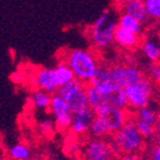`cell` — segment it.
I'll return each instance as SVG.
<instances>
[{
    "mask_svg": "<svg viewBox=\"0 0 160 160\" xmlns=\"http://www.w3.org/2000/svg\"><path fill=\"white\" fill-rule=\"evenodd\" d=\"M110 144L117 158L126 155H140L144 149L146 139L138 130L136 121L129 119L120 130L112 134Z\"/></svg>",
    "mask_w": 160,
    "mask_h": 160,
    "instance_id": "obj_1",
    "label": "cell"
},
{
    "mask_svg": "<svg viewBox=\"0 0 160 160\" xmlns=\"http://www.w3.org/2000/svg\"><path fill=\"white\" fill-rule=\"evenodd\" d=\"M119 26V15L112 10H104L90 27L88 37L98 48H108L114 42V34Z\"/></svg>",
    "mask_w": 160,
    "mask_h": 160,
    "instance_id": "obj_2",
    "label": "cell"
},
{
    "mask_svg": "<svg viewBox=\"0 0 160 160\" xmlns=\"http://www.w3.org/2000/svg\"><path fill=\"white\" fill-rule=\"evenodd\" d=\"M64 61L74 72L75 78L88 84L99 68V62L94 54L85 49H72L65 55Z\"/></svg>",
    "mask_w": 160,
    "mask_h": 160,
    "instance_id": "obj_3",
    "label": "cell"
},
{
    "mask_svg": "<svg viewBox=\"0 0 160 160\" xmlns=\"http://www.w3.org/2000/svg\"><path fill=\"white\" fill-rule=\"evenodd\" d=\"M126 93L128 96L129 108L138 110L151 103L156 95V84L152 80L147 76H143L137 83L127 86Z\"/></svg>",
    "mask_w": 160,
    "mask_h": 160,
    "instance_id": "obj_4",
    "label": "cell"
},
{
    "mask_svg": "<svg viewBox=\"0 0 160 160\" xmlns=\"http://www.w3.org/2000/svg\"><path fill=\"white\" fill-rule=\"evenodd\" d=\"M56 93L59 94L62 98H64L73 112H78L90 107L88 96V84L78 78L58 88Z\"/></svg>",
    "mask_w": 160,
    "mask_h": 160,
    "instance_id": "obj_5",
    "label": "cell"
},
{
    "mask_svg": "<svg viewBox=\"0 0 160 160\" xmlns=\"http://www.w3.org/2000/svg\"><path fill=\"white\" fill-rule=\"evenodd\" d=\"M96 117L103 121L104 124L109 129L111 136L118 130H120L130 119L127 109L115 107L112 104H105L96 110Z\"/></svg>",
    "mask_w": 160,
    "mask_h": 160,
    "instance_id": "obj_6",
    "label": "cell"
},
{
    "mask_svg": "<svg viewBox=\"0 0 160 160\" xmlns=\"http://www.w3.org/2000/svg\"><path fill=\"white\" fill-rule=\"evenodd\" d=\"M49 111L54 118V123L58 130L64 131L71 129L74 112L71 110L68 103L65 101L64 98H62L57 93L52 94Z\"/></svg>",
    "mask_w": 160,
    "mask_h": 160,
    "instance_id": "obj_7",
    "label": "cell"
},
{
    "mask_svg": "<svg viewBox=\"0 0 160 160\" xmlns=\"http://www.w3.org/2000/svg\"><path fill=\"white\" fill-rule=\"evenodd\" d=\"M82 157L88 160H110L114 159L110 140L105 138H91L84 144L82 149Z\"/></svg>",
    "mask_w": 160,
    "mask_h": 160,
    "instance_id": "obj_8",
    "label": "cell"
},
{
    "mask_svg": "<svg viewBox=\"0 0 160 160\" xmlns=\"http://www.w3.org/2000/svg\"><path fill=\"white\" fill-rule=\"evenodd\" d=\"M110 73H111V81L124 88L130 84L137 83L144 76L141 69L132 65L110 66Z\"/></svg>",
    "mask_w": 160,
    "mask_h": 160,
    "instance_id": "obj_9",
    "label": "cell"
},
{
    "mask_svg": "<svg viewBox=\"0 0 160 160\" xmlns=\"http://www.w3.org/2000/svg\"><path fill=\"white\" fill-rule=\"evenodd\" d=\"M96 118V111L91 107L74 112L71 131L75 136H84L90 132L92 123Z\"/></svg>",
    "mask_w": 160,
    "mask_h": 160,
    "instance_id": "obj_10",
    "label": "cell"
},
{
    "mask_svg": "<svg viewBox=\"0 0 160 160\" xmlns=\"http://www.w3.org/2000/svg\"><path fill=\"white\" fill-rule=\"evenodd\" d=\"M121 10L122 12H127L133 16L143 25H147L150 22L149 13L144 6L143 0H123Z\"/></svg>",
    "mask_w": 160,
    "mask_h": 160,
    "instance_id": "obj_11",
    "label": "cell"
},
{
    "mask_svg": "<svg viewBox=\"0 0 160 160\" xmlns=\"http://www.w3.org/2000/svg\"><path fill=\"white\" fill-rule=\"evenodd\" d=\"M35 81H36V85L38 88L45 90L48 93L54 94L58 90V86L56 85L55 78H54L53 68H47V67L39 68L36 73Z\"/></svg>",
    "mask_w": 160,
    "mask_h": 160,
    "instance_id": "obj_12",
    "label": "cell"
},
{
    "mask_svg": "<svg viewBox=\"0 0 160 160\" xmlns=\"http://www.w3.org/2000/svg\"><path fill=\"white\" fill-rule=\"evenodd\" d=\"M114 43L124 49H133L140 44L139 35L118 26L114 34Z\"/></svg>",
    "mask_w": 160,
    "mask_h": 160,
    "instance_id": "obj_13",
    "label": "cell"
},
{
    "mask_svg": "<svg viewBox=\"0 0 160 160\" xmlns=\"http://www.w3.org/2000/svg\"><path fill=\"white\" fill-rule=\"evenodd\" d=\"M136 119L146 121V122H149L155 126H158V123L160 122L159 107H158V104L153 103V102L149 103L146 107L136 110Z\"/></svg>",
    "mask_w": 160,
    "mask_h": 160,
    "instance_id": "obj_14",
    "label": "cell"
},
{
    "mask_svg": "<svg viewBox=\"0 0 160 160\" xmlns=\"http://www.w3.org/2000/svg\"><path fill=\"white\" fill-rule=\"evenodd\" d=\"M53 72H54V78H55L56 85L58 88L65 85L66 83L76 78L74 72H73L72 68L69 67V65L65 61L59 62L58 64L56 65V67L53 68Z\"/></svg>",
    "mask_w": 160,
    "mask_h": 160,
    "instance_id": "obj_15",
    "label": "cell"
},
{
    "mask_svg": "<svg viewBox=\"0 0 160 160\" xmlns=\"http://www.w3.org/2000/svg\"><path fill=\"white\" fill-rule=\"evenodd\" d=\"M142 53L150 62L160 63V39L157 37H148L142 42Z\"/></svg>",
    "mask_w": 160,
    "mask_h": 160,
    "instance_id": "obj_16",
    "label": "cell"
},
{
    "mask_svg": "<svg viewBox=\"0 0 160 160\" xmlns=\"http://www.w3.org/2000/svg\"><path fill=\"white\" fill-rule=\"evenodd\" d=\"M119 26H121L127 30H130L139 36L143 32V24L127 12H121L119 15Z\"/></svg>",
    "mask_w": 160,
    "mask_h": 160,
    "instance_id": "obj_17",
    "label": "cell"
},
{
    "mask_svg": "<svg viewBox=\"0 0 160 160\" xmlns=\"http://www.w3.org/2000/svg\"><path fill=\"white\" fill-rule=\"evenodd\" d=\"M30 101H32V105H34L36 109L49 110L51 101H52V94L48 93V92L45 91V90L37 88L36 91L32 92Z\"/></svg>",
    "mask_w": 160,
    "mask_h": 160,
    "instance_id": "obj_18",
    "label": "cell"
},
{
    "mask_svg": "<svg viewBox=\"0 0 160 160\" xmlns=\"http://www.w3.org/2000/svg\"><path fill=\"white\" fill-rule=\"evenodd\" d=\"M88 96L90 107L95 111L105 104H108L107 96L104 95L96 86L91 85V84H88Z\"/></svg>",
    "mask_w": 160,
    "mask_h": 160,
    "instance_id": "obj_19",
    "label": "cell"
},
{
    "mask_svg": "<svg viewBox=\"0 0 160 160\" xmlns=\"http://www.w3.org/2000/svg\"><path fill=\"white\" fill-rule=\"evenodd\" d=\"M7 155L10 159L15 160H28L32 157L30 148L25 143H16L8 149Z\"/></svg>",
    "mask_w": 160,
    "mask_h": 160,
    "instance_id": "obj_20",
    "label": "cell"
},
{
    "mask_svg": "<svg viewBox=\"0 0 160 160\" xmlns=\"http://www.w3.org/2000/svg\"><path fill=\"white\" fill-rule=\"evenodd\" d=\"M134 121H136L137 128L140 131V133L143 136V138L146 140H152V139L156 138V134H157V126L155 124H151L149 122H146V121L139 120L134 118Z\"/></svg>",
    "mask_w": 160,
    "mask_h": 160,
    "instance_id": "obj_21",
    "label": "cell"
},
{
    "mask_svg": "<svg viewBox=\"0 0 160 160\" xmlns=\"http://www.w3.org/2000/svg\"><path fill=\"white\" fill-rule=\"evenodd\" d=\"M88 134L91 136V138H107L108 136H111L109 129L104 124V122L96 117L95 120L92 123L91 128H90V132Z\"/></svg>",
    "mask_w": 160,
    "mask_h": 160,
    "instance_id": "obj_22",
    "label": "cell"
},
{
    "mask_svg": "<svg viewBox=\"0 0 160 160\" xmlns=\"http://www.w3.org/2000/svg\"><path fill=\"white\" fill-rule=\"evenodd\" d=\"M111 82V73H110V67L109 66H101L100 65L99 68L96 69L95 74L90 81L88 84L91 85H101V84H105V83Z\"/></svg>",
    "mask_w": 160,
    "mask_h": 160,
    "instance_id": "obj_23",
    "label": "cell"
},
{
    "mask_svg": "<svg viewBox=\"0 0 160 160\" xmlns=\"http://www.w3.org/2000/svg\"><path fill=\"white\" fill-rule=\"evenodd\" d=\"M150 19L160 20V0H143Z\"/></svg>",
    "mask_w": 160,
    "mask_h": 160,
    "instance_id": "obj_24",
    "label": "cell"
},
{
    "mask_svg": "<svg viewBox=\"0 0 160 160\" xmlns=\"http://www.w3.org/2000/svg\"><path fill=\"white\" fill-rule=\"evenodd\" d=\"M148 78L153 81L156 85L160 86V63L151 62L148 66Z\"/></svg>",
    "mask_w": 160,
    "mask_h": 160,
    "instance_id": "obj_25",
    "label": "cell"
},
{
    "mask_svg": "<svg viewBox=\"0 0 160 160\" xmlns=\"http://www.w3.org/2000/svg\"><path fill=\"white\" fill-rule=\"evenodd\" d=\"M150 159L153 160H160V146L157 144L155 147H152L151 150L149 151V157Z\"/></svg>",
    "mask_w": 160,
    "mask_h": 160,
    "instance_id": "obj_26",
    "label": "cell"
},
{
    "mask_svg": "<svg viewBox=\"0 0 160 160\" xmlns=\"http://www.w3.org/2000/svg\"><path fill=\"white\" fill-rule=\"evenodd\" d=\"M156 142H157V144H159L160 146V122L158 123L157 126V134H156Z\"/></svg>",
    "mask_w": 160,
    "mask_h": 160,
    "instance_id": "obj_27",
    "label": "cell"
},
{
    "mask_svg": "<svg viewBox=\"0 0 160 160\" xmlns=\"http://www.w3.org/2000/svg\"><path fill=\"white\" fill-rule=\"evenodd\" d=\"M158 107H159V117H160V100H159V103H158Z\"/></svg>",
    "mask_w": 160,
    "mask_h": 160,
    "instance_id": "obj_28",
    "label": "cell"
}]
</instances>
